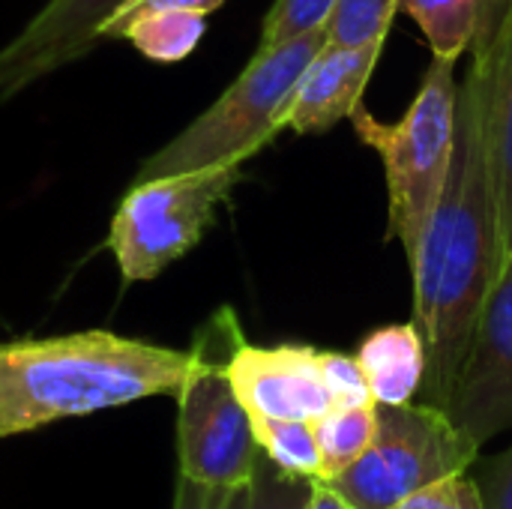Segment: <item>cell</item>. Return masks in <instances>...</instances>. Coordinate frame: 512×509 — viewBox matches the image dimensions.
<instances>
[{
  "label": "cell",
  "mask_w": 512,
  "mask_h": 509,
  "mask_svg": "<svg viewBox=\"0 0 512 509\" xmlns=\"http://www.w3.org/2000/svg\"><path fill=\"white\" fill-rule=\"evenodd\" d=\"M309 509H354L342 495H336L324 480H315V492H312V504Z\"/></svg>",
  "instance_id": "26"
},
{
  "label": "cell",
  "mask_w": 512,
  "mask_h": 509,
  "mask_svg": "<svg viewBox=\"0 0 512 509\" xmlns=\"http://www.w3.org/2000/svg\"><path fill=\"white\" fill-rule=\"evenodd\" d=\"M243 165H213L150 180H135L123 195L108 234L123 282L156 279L195 249L216 210L240 183Z\"/></svg>",
  "instance_id": "7"
},
{
  "label": "cell",
  "mask_w": 512,
  "mask_h": 509,
  "mask_svg": "<svg viewBox=\"0 0 512 509\" xmlns=\"http://www.w3.org/2000/svg\"><path fill=\"white\" fill-rule=\"evenodd\" d=\"M480 444L429 402L378 405L369 450L339 477L324 480L354 509H393L447 477L468 474Z\"/></svg>",
  "instance_id": "6"
},
{
  "label": "cell",
  "mask_w": 512,
  "mask_h": 509,
  "mask_svg": "<svg viewBox=\"0 0 512 509\" xmlns=\"http://www.w3.org/2000/svg\"><path fill=\"white\" fill-rule=\"evenodd\" d=\"M339 0H276L261 24L258 48L279 45L315 30H324L327 18L333 15Z\"/></svg>",
  "instance_id": "20"
},
{
  "label": "cell",
  "mask_w": 512,
  "mask_h": 509,
  "mask_svg": "<svg viewBox=\"0 0 512 509\" xmlns=\"http://www.w3.org/2000/svg\"><path fill=\"white\" fill-rule=\"evenodd\" d=\"M456 102V60L432 57L417 96L396 123L378 120L366 105L351 114L360 141L384 162L390 207L387 234L402 243L408 261L420 246L450 171L456 144Z\"/></svg>",
  "instance_id": "4"
},
{
  "label": "cell",
  "mask_w": 512,
  "mask_h": 509,
  "mask_svg": "<svg viewBox=\"0 0 512 509\" xmlns=\"http://www.w3.org/2000/svg\"><path fill=\"white\" fill-rule=\"evenodd\" d=\"M354 357L378 405H408L423 390L426 339L414 321L372 330Z\"/></svg>",
  "instance_id": "13"
},
{
  "label": "cell",
  "mask_w": 512,
  "mask_h": 509,
  "mask_svg": "<svg viewBox=\"0 0 512 509\" xmlns=\"http://www.w3.org/2000/svg\"><path fill=\"white\" fill-rule=\"evenodd\" d=\"M321 48L324 30L258 48L249 66L204 114L141 162L135 180L213 165H243L285 129L294 90Z\"/></svg>",
  "instance_id": "3"
},
{
  "label": "cell",
  "mask_w": 512,
  "mask_h": 509,
  "mask_svg": "<svg viewBox=\"0 0 512 509\" xmlns=\"http://www.w3.org/2000/svg\"><path fill=\"white\" fill-rule=\"evenodd\" d=\"M249 483L246 486H207L180 474L174 489V509H246Z\"/></svg>",
  "instance_id": "25"
},
{
  "label": "cell",
  "mask_w": 512,
  "mask_h": 509,
  "mask_svg": "<svg viewBox=\"0 0 512 509\" xmlns=\"http://www.w3.org/2000/svg\"><path fill=\"white\" fill-rule=\"evenodd\" d=\"M399 9L420 24L432 57L459 63L483 27L489 0H402Z\"/></svg>",
  "instance_id": "14"
},
{
  "label": "cell",
  "mask_w": 512,
  "mask_h": 509,
  "mask_svg": "<svg viewBox=\"0 0 512 509\" xmlns=\"http://www.w3.org/2000/svg\"><path fill=\"white\" fill-rule=\"evenodd\" d=\"M471 471L483 509H512V447L498 456L477 459Z\"/></svg>",
  "instance_id": "24"
},
{
  "label": "cell",
  "mask_w": 512,
  "mask_h": 509,
  "mask_svg": "<svg viewBox=\"0 0 512 509\" xmlns=\"http://www.w3.org/2000/svg\"><path fill=\"white\" fill-rule=\"evenodd\" d=\"M318 363H321V378H324L333 408H357V405L375 402L357 357L336 354V351H318Z\"/></svg>",
  "instance_id": "21"
},
{
  "label": "cell",
  "mask_w": 512,
  "mask_h": 509,
  "mask_svg": "<svg viewBox=\"0 0 512 509\" xmlns=\"http://www.w3.org/2000/svg\"><path fill=\"white\" fill-rule=\"evenodd\" d=\"M402 0H339L324 24V45L363 48L384 45Z\"/></svg>",
  "instance_id": "18"
},
{
  "label": "cell",
  "mask_w": 512,
  "mask_h": 509,
  "mask_svg": "<svg viewBox=\"0 0 512 509\" xmlns=\"http://www.w3.org/2000/svg\"><path fill=\"white\" fill-rule=\"evenodd\" d=\"M468 54L480 84L483 150L507 261L512 255V0H489L483 27Z\"/></svg>",
  "instance_id": "9"
},
{
  "label": "cell",
  "mask_w": 512,
  "mask_h": 509,
  "mask_svg": "<svg viewBox=\"0 0 512 509\" xmlns=\"http://www.w3.org/2000/svg\"><path fill=\"white\" fill-rule=\"evenodd\" d=\"M204 30H207V15L171 9V12H153L138 18L123 36L150 60L177 63L198 48Z\"/></svg>",
  "instance_id": "16"
},
{
  "label": "cell",
  "mask_w": 512,
  "mask_h": 509,
  "mask_svg": "<svg viewBox=\"0 0 512 509\" xmlns=\"http://www.w3.org/2000/svg\"><path fill=\"white\" fill-rule=\"evenodd\" d=\"M192 369V348L174 351L108 330L0 342V441L63 417L180 396Z\"/></svg>",
  "instance_id": "2"
},
{
  "label": "cell",
  "mask_w": 512,
  "mask_h": 509,
  "mask_svg": "<svg viewBox=\"0 0 512 509\" xmlns=\"http://www.w3.org/2000/svg\"><path fill=\"white\" fill-rule=\"evenodd\" d=\"M312 426L321 453V480H333L369 450L375 438V402L357 408H330Z\"/></svg>",
  "instance_id": "15"
},
{
  "label": "cell",
  "mask_w": 512,
  "mask_h": 509,
  "mask_svg": "<svg viewBox=\"0 0 512 509\" xmlns=\"http://www.w3.org/2000/svg\"><path fill=\"white\" fill-rule=\"evenodd\" d=\"M312 492H315V477H300V474L282 471L258 447L246 509H309Z\"/></svg>",
  "instance_id": "19"
},
{
  "label": "cell",
  "mask_w": 512,
  "mask_h": 509,
  "mask_svg": "<svg viewBox=\"0 0 512 509\" xmlns=\"http://www.w3.org/2000/svg\"><path fill=\"white\" fill-rule=\"evenodd\" d=\"M252 432L261 453L288 474L321 480V453L315 441V426L309 420H276L252 417Z\"/></svg>",
  "instance_id": "17"
},
{
  "label": "cell",
  "mask_w": 512,
  "mask_h": 509,
  "mask_svg": "<svg viewBox=\"0 0 512 509\" xmlns=\"http://www.w3.org/2000/svg\"><path fill=\"white\" fill-rule=\"evenodd\" d=\"M126 0H48L21 33L0 48V102L78 60L99 42L105 18Z\"/></svg>",
  "instance_id": "11"
},
{
  "label": "cell",
  "mask_w": 512,
  "mask_h": 509,
  "mask_svg": "<svg viewBox=\"0 0 512 509\" xmlns=\"http://www.w3.org/2000/svg\"><path fill=\"white\" fill-rule=\"evenodd\" d=\"M447 417L480 447L512 429V255L486 294Z\"/></svg>",
  "instance_id": "8"
},
{
  "label": "cell",
  "mask_w": 512,
  "mask_h": 509,
  "mask_svg": "<svg viewBox=\"0 0 512 509\" xmlns=\"http://www.w3.org/2000/svg\"><path fill=\"white\" fill-rule=\"evenodd\" d=\"M243 342L231 309H219L195 336V369L177 405L180 474L207 486H246L258 456L252 417L234 393L228 360Z\"/></svg>",
  "instance_id": "5"
},
{
  "label": "cell",
  "mask_w": 512,
  "mask_h": 509,
  "mask_svg": "<svg viewBox=\"0 0 512 509\" xmlns=\"http://www.w3.org/2000/svg\"><path fill=\"white\" fill-rule=\"evenodd\" d=\"M384 45L333 48L324 45L306 66L294 99L285 111V129L318 135L333 129L363 105V93L381 60Z\"/></svg>",
  "instance_id": "12"
},
{
  "label": "cell",
  "mask_w": 512,
  "mask_h": 509,
  "mask_svg": "<svg viewBox=\"0 0 512 509\" xmlns=\"http://www.w3.org/2000/svg\"><path fill=\"white\" fill-rule=\"evenodd\" d=\"M393 509H483V501H480V489L474 477L456 474L429 489H420L417 495L405 498Z\"/></svg>",
  "instance_id": "22"
},
{
  "label": "cell",
  "mask_w": 512,
  "mask_h": 509,
  "mask_svg": "<svg viewBox=\"0 0 512 509\" xmlns=\"http://www.w3.org/2000/svg\"><path fill=\"white\" fill-rule=\"evenodd\" d=\"M501 264L498 210L480 126V84L468 63L459 81L450 171L411 258L414 324L426 339L423 396L441 411L453 399L480 309Z\"/></svg>",
  "instance_id": "1"
},
{
  "label": "cell",
  "mask_w": 512,
  "mask_h": 509,
  "mask_svg": "<svg viewBox=\"0 0 512 509\" xmlns=\"http://www.w3.org/2000/svg\"><path fill=\"white\" fill-rule=\"evenodd\" d=\"M228 378L249 417L315 423L333 408L318 348L309 345L258 348L243 339L228 360Z\"/></svg>",
  "instance_id": "10"
},
{
  "label": "cell",
  "mask_w": 512,
  "mask_h": 509,
  "mask_svg": "<svg viewBox=\"0 0 512 509\" xmlns=\"http://www.w3.org/2000/svg\"><path fill=\"white\" fill-rule=\"evenodd\" d=\"M225 0H126L120 9H114L102 30H99V39H108V36H123L138 18L144 15H153V12H171V9H186V12H201V15H210L222 6Z\"/></svg>",
  "instance_id": "23"
}]
</instances>
